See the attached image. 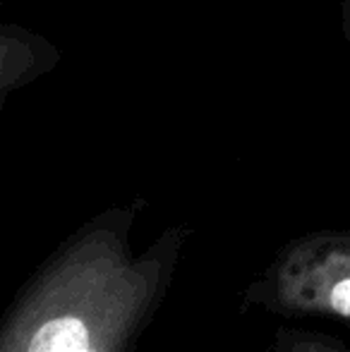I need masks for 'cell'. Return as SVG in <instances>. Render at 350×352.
<instances>
[{"instance_id": "1", "label": "cell", "mask_w": 350, "mask_h": 352, "mask_svg": "<svg viewBox=\"0 0 350 352\" xmlns=\"http://www.w3.org/2000/svg\"><path fill=\"white\" fill-rule=\"evenodd\" d=\"M29 352H94L89 350V331L77 316L51 319L34 333Z\"/></svg>"}, {"instance_id": "2", "label": "cell", "mask_w": 350, "mask_h": 352, "mask_svg": "<svg viewBox=\"0 0 350 352\" xmlns=\"http://www.w3.org/2000/svg\"><path fill=\"white\" fill-rule=\"evenodd\" d=\"M331 307L343 316H350V278L348 280H341L336 287L331 290V297H329Z\"/></svg>"}]
</instances>
